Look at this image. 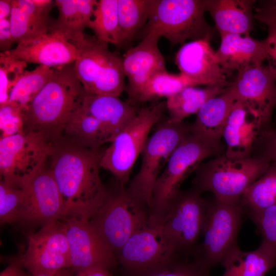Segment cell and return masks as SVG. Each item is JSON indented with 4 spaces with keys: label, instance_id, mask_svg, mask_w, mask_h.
<instances>
[{
    "label": "cell",
    "instance_id": "cell-1",
    "mask_svg": "<svg viewBox=\"0 0 276 276\" xmlns=\"http://www.w3.org/2000/svg\"><path fill=\"white\" fill-rule=\"evenodd\" d=\"M104 150L61 141L54 144L49 169L64 202L62 220L74 217L90 220L101 205L106 190L100 176Z\"/></svg>",
    "mask_w": 276,
    "mask_h": 276
},
{
    "label": "cell",
    "instance_id": "cell-2",
    "mask_svg": "<svg viewBox=\"0 0 276 276\" xmlns=\"http://www.w3.org/2000/svg\"><path fill=\"white\" fill-rule=\"evenodd\" d=\"M74 63L54 67L49 81L22 111V130L40 133L53 144L59 140L63 125L81 107L86 94Z\"/></svg>",
    "mask_w": 276,
    "mask_h": 276
},
{
    "label": "cell",
    "instance_id": "cell-3",
    "mask_svg": "<svg viewBox=\"0 0 276 276\" xmlns=\"http://www.w3.org/2000/svg\"><path fill=\"white\" fill-rule=\"evenodd\" d=\"M270 165L268 160L259 155L236 158L221 154L197 168L194 187L201 193H212L219 200L236 202Z\"/></svg>",
    "mask_w": 276,
    "mask_h": 276
},
{
    "label": "cell",
    "instance_id": "cell-4",
    "mask_svg": "<svg viewBox=\"0 0 276 276\" xmlns=\"http://www.w3.org/2000/svg\"><path fill=\"white\" fill-rule=\"evenodd\" d=\"M106 188L104 200L89 221L117 258L127 240L148 224L150 212L115 179Z\"/></svg>",
    "mask_w": 276,
    "mask_h": 276
},
{
    "label": "cell",
    "instance_id": "cell-5",
    "mask_svg": "<svg viewBox=\"0 0 276 276\" xmlns=\"http://www.w3.org/2000/svg\"><path fill=\"white\" fill-rule=\"evenodd\" d=\"M205 12V0H154L147 22L136 35L142 39L148 34L163 37L172 47L211 37Z\"/></svg>",
    "mask_w": 276,
    "mask_h": 276
},
{
    "label": "cell",
    "instance_id": "cell-6",
    "mask_svg": "<svg viewBox=\"0 0 276 276\" xmlns=\"http://www.w3.org/2000/svg\"><path fill=\"white\" fill-rule=\"evenodd\" d=\"M191 133L190 125L182 122L172 123L167 118L157 123L141 153L142 162L137 174L126 187L130 196L150 210L155 183L173 152Z\"/></svg>",
    "mask_w": 276,
    "mask_h": 276
},
{
    "label": "cell",
    "instance_id": "cell-7",
    "mask_svg": "<svg viewBox=\"0 0 276 276\" xmlns=\"http://www.w3.org/2000/svg\"><path fill=\"white\" fill-rule=\"evenodd\" d=\"M222 150L207 144L191 132L188 134L173 152L155 183L150 220L160 223L169 202L180 190L184 180L204 159L221 154Z\"/></svg>",
    "mask_w": 276,
    "mask_h": 276
},
{
    "label": "cell",
    "instance_id": "cell-8",
    "mask_svg": "<svg viewBox=\"0 0 276 276\" xmlns=\"http://www.w3.org/2000/svg\"><path fill=\"white\" fill-rule=\"evenodd\" d=\"M77 43L79 55L74 70L85 91L119 97L126 86L123 57L110 51L108 43L95 36L85 35Z\"/></svg>",
    "mask_w": 276,
    "mask_h": 276
},
{
    "label": "cell",
    "instance_id": "cell-9",
    "mask_svg": "<svg viewBox=\"0 0 276 276\" xmlns=\"http://www.w3.org/2000/svg\"><path fill=\"white\" fill-rule=\"evenodd\" d=\"M166 110L165 101L141 109L135 118L105 149L101 167L109 171L116 180L126 186L151 128L161 120Z\"/></svg>",
    "mask_w": 276,
    "mask_h": 276
},
{
    "label": "cell",
    "instance_id": "cell-10",
    "mask_svg": "<svg viewBox=\"0 0 276 276\" xmlns=\"http://www.w3.org/2000/svg\"><path fill=\"white\" fill-rule=\"evenodd\" d=\"M244 213L239 200L226 202L214 198L207 201L202 241L195 255L209 271L222 264L228 252L237 245V238Z\"/></svg>",
    "mask_w": 276,
    "mask_h": 276
},
{
    "label": "cell",
    "instance_id": "cell-11",
    "mask_svg": "<svg viewBox=\"0 0 276 276\" xmlns=\"http://www.w3.org/2000/svg\"><path fill=\"white\" fill-rule=\"evenodd\" d=\"M201 193L194 187L178 191L169 202L159 223L179 254L193 255L198 247L207 206Z\"/></svg>",
    "mask_w": 276,
    "mask_h": 276
},
{
    "label": "cell",
    "instance_id": "cell-12",
    "mask_svg": "<svg viewBox=\"0 0 276 276\" xmlns=\"http://www.w3.org/2000/svg\"><path fill=\"white\" fill-rule=\"evenodd\" d=\"M54 144L42 134L21 130L0 140L1 179L15 181L44 168Z\"/></svg>",
    "mask_w": 276,
    "mask_h": 276
},
{
    "label": "cell",
    "instance_id": "cell-13",
    "mask_svg": "<svg viewBox=\"0 0 276 276\" xmlns=\"http://www.w3.org/2000/svg\"><path fill=\"white\" fill-rule=\"evenodd\" d=\"M15 262L32 274L71 268L68 244L62 222L49 223L30 234L25 252Z\"/></svg>",
    "mask_w": 276,
    "mask_h": 276
},
{
    "label": "cell",
    "instance_id": "cell-14",
    "mask_svg": "<svg viewBox=\"0 0 276 276\" xmlns=\"http://www.w3.org/2000/svg\"><path fill=\"white\" fill-rule=\"evenodd\" d=\"M177 254L161 225L150 220L127 240L117 259L127 274H131L163 264Z\"/></svg>",
    "mask_w": 276,
    "mask_h": 276
},
{
    "label": "cell",
    "instance_id": "cell-15",
    "mask_svg": "<svg viewBox=\"0 0 276 276\" xmlns=\"http://www.w3.org/2000/svg\"><path fill=\"white\" fill-rule=\"evenodd\" d=\"M61 221L73 271L77 273L95 268L109 270L117 265L116 256L89 220L70 217Z\"/></svg>",
    "mask_w": 276,
    "mask_h": 276
},
{
    "label": "cell",
    "instance_id": "cell-16",
    "mask_svg": "<svg viewBox=\"0 0 276 276\" xmlns=\"http://www.w3.org/2000/svg\"><path fill=\"white\" fill-rule=\"evenodd\" d=\"M230 85L236 101L245 104L269 126L276 107V67L271 63L238 72Z\"/></svg>",
    "mask_w": 276,
    "mask_h": 276
},
{
    "label": "cell",
    "instance_id": "cell-17",
    "mask_svg": "<svg viewBox=\"0 0 276 276\" xmlns=\"http://www.w3.org/2000/svg\"><path fill=\"white\" fill-rule=\"evenodd\" d=\"M15 181L21 186L27 195L24 222L43 226L62 220L64 202L49 169L44 167Z\"/></svg>",
    "mask_w": 276,
    "mask_h": 276
},
{
    "label": "cell",
    "instance_id": "cell-18",
    "mask_svg": "<svg viewBox=\"0 0 276 276\" xmlns=\"http://www.w3.org/2000/svg\"><path fill=\"white\" fill-rule=\"evenodd\" d=\"M211 37L182 44L176 54L175 62L180 74L194 85L225 88L232 83L228 78L232 72L219 64L216 52L210 44Z\"/></svg>",
    "mask_w": 276,
    "mask_h": 276
},
{
    "label": "cell",
    "instance_id": "cell-19",
    "mask_svg": "<svg viewBox=\"0 0 276 276\" xmlns=\"http://www.w3.org/2000/svg\"><path fill=\"white\" fill-rule=\"evenodd\" d=\"M272 129L245 104L236 101L222 133L224 153L236 158L254 156L265 136Z\"/></svg>",
    "mask_w": 276,
    "mask_h": 276
},
{
    "label": "cell",
    "instance_id": "cell-20",
    "mask_svg": "<svg viewBox=\"0 0 276 276\" xmlns=\"http://www.w3.org/2000/svg\"><path fill=\"white\" fill-rule=\"evenodd\" d=\"M5 53L27 63L54 68L74 63L78 58L79 48L77 41L60 31L50 29L46 34L21 41Z\"/></svg>",
    "mask_w": 276,
    "mask_h": 276
},
{
    "label": "cell",
    "instance_id": "cell-21",
    "mask_svg": "<svg viewBox=\"0 0 276 276\" xmlns=\"http://www.w3.org/2000/svg\"><path fill=\"white\" fill-rule=\"evenodd\" d=\"M160 37L148 34L123 56V67L128 79L125 90L128 103L138 102L139 98L149 78L155 73L166 70L164 57L158 45Z\"/></svg>",
    "mask_w": 276,
    "mask_h": 276
},
{
    "label": "cell",
    "instance_id": "cell-22",
    "mask_svg": "<svg viewBox=\"0 0 276 276\" xmlns=\"http://www.w3.org/2000/svg\"><path fill=\"white\" fill-rule=\"evenodd\" d=\"M220 37L216 56L220 65L228 71L238 72L249 66L261 65L269 58L271 41L268 37L258 40L249 35L227 34Z\"/></svg>",
    "mask_w": 276,
    "mask_h": 276
},
{
    "label": "cell",
    "instance_id": "cell-23",
    "mask_svg": "<svg viewBox=\"0 0 276 276\" xmlns=\"http://www.w3.org/2000/svg\"><path fill=\"white\" fill-rule=\"evenodd\" d=\"M54 6L55 1L12 0L9 20L13 42L48 33L52 20L50 13Z\"/></svg>",
    "mask_w": 276,
    "mask_h": 276
},
{
    "label": "cell",
    "instance_id": "cell-24",
    "mask_svg": "<svg viewBox=\"0 0 276 276\" xmlns=\"http://www.w3.org/2000/svg\"><path fill=\"white\" fill-rule=\"evenodd\" d=\"M230 85L222 94L208 100L196 114L194 122L190 125L192 133L207 144L221 150V139L223 129L236 101Z\"/></svg>",
    "mask_w": 276,
    "mask_h": 276
},
{
    "label": "cell",
    "instance_id": "cell-25",
    "mask_svg": "<svg viewBox=\"0 0 276 276\" xmlns=\"http://www.w3.org/2000/svg\"><path fill=\"white\" fill-rule=\"evenodd\" d=\"M83 108L101 123L109 143L136 116L135 108L118 97L98 95L86 92Z\"/></svg>",
    "mask_w": 276,
    "mask_h": 276
},
{
    "label": "cell",
    "instance_id": "cell-26",
    "mask_svg": "<svg viewBox=\"0 0 276 276\" xmlns=\"http://www.w3.org/2000/svg\"><path fill=\"white\" fill-rule=\"evenodd\" d=\"M252 0H205L206 11L213 18L220 36H249L253 30Z\"/></svg>",
    "mask_w": 276,
    "mask_h": 276
},
{
    "label": "cell",
    "instance_id": "cell-27",
    "mask_svg": "<svg viewBox=\"0 0 276 276\" xmlns=\"http://www.w3.org/2000/svg\"><path fill=\"white\" fill-rule=\"evenodd\" d=\"M221 276H265L276 267V251L261 242L256 249L243 251L237 245L226 255Z\"/></svg>",
    "mask_w": 276,
    "mask_h": 276
},
{
    "label": "cell",
    "instance_id": "cell-28",
    "mask_svg": "<svg viewBox=\"0 0 276 276\" xmlns=\"http://www.w3.org/2000/svg\"><path fill=\"white\" fill-rule=\"evenodd\" d=\"M59 14L52 19L50 29L61 32L71 40L80 41L85 37L84 31L88 28L97 1L56 0Z\"/></svg>",
    "mask_w": 276,
    "mask_h": 276
},
{
    "label": "cell",
    "instance_id": "cell-29",
    "mask_svg": "<svg viewBox=\"0 0 276 276\" xmlns=\"http://www.w3.org/2000/svg\"><path fill=\"white\" fill-rule=\"evenodd\" d=\"M59 141L76 146L97 149L109 142L104 128L81 107L63 125Z\"/></svg>",
    "mask_w": 276,
    "mask_h": 276
},
{
    "label": "cell",
    "instance_id": "cell-30",
    "mask_svg": "<svg viewBox=\"0 0 276 276\" xmlns=\"http://www.w3.org/2000/svg\"><path fill=\"white\" fill-rule=\"evenodd\" d=\"M226 88L188 86L167 98L165 101L168 121L178 123L191 115L196 114L208 100L222 94Z\"/></svg>",
    "mask_w": 276,
    "mask_h": 276
},
{
    "label": "cell",
    "instance_id": "cell-31",
    "mask_svg": "<svg viewBox=\"0 0 276 276\" xmlns=\"http://www.w3.org/2000/svg\"><path fill=\"white\" fill-rule=\"evenodd\" d=\"M154 0H118L120 45L130 42L146 25Z\"/></svg>",
    "mask_w": 276,
    "mask_h": 276
},
{
    "label": "cell",
    "instance_id": "cell-32",
    "mask_svg": "<svg viewBox=\"0 0 276 276\" xmlns=\"http://www.w3.org/2000/svg\"><path fill=\"white\" fill-rule=\"evenodd\" d=\"M239 201L248 215L276 204V165L270 164L265 172L248 188Z\"/></svg>",
    "mask_w": 276,
    "mask_h": 276
},
{
    "label": "cell",
    "instance_id": "cell-33",
    "mask_svg": "<svg viewBox=\"0 0 276 276\" xmlns=\"http://www.w3.org/2000/svg\"><path fill=\"white\" fill-rule=\"evenodd\" d=\"M53 71L54 68L43 65L25 71L11 90L7 103L21 111L26 109L49 81Z\"/></svg>",
    "mask_w": 276,
    "mask_h": 276
},
{
    "label": "cell",
    "instance_id": "cell-34",
    "mask_svg": "<svg viewBox=\"0 0 276 276\" xmlns=\"http://www.w3.org/2000/svg\"><path fill=\"white\" fill-rule=\"evenodd\" d=\"M118 0L97 1L88 28L100 40L120 45Z\"/></svg>",
    "mask_w": 276,
    "mask_h": 276
},
{
    "label": "cell",
    "instance_id": "cell-35",
    "mask_svg": "<svg viewBox=\"0 0 276 276\" xmlns=\"http://www.w3.org/2000/svg\"><path fill=\"white\" fill-rule=\"evenodd\" d=\"M188 86L195 85L180 74H173L166 70L159 71L149 78L139 98L138 102L167 98Z\"/></svg>",
    "mask_w": 276,
    "mask_h": 276
},
{
    "label": "cell",
    "instance_id": "cell-36",
    "mask_svg": "<svg viewBox=\"0 0 276 276\" xmlns=\"http://www.w3.org/2000/svg\"><path fill=\"white\" fill-rule=\"evenodd\" d=\"M27 206V195L16 181L1 179L0 182L1 224L24 222Z\"/></svg>",
    "mask_w": 276,
    "mask_h": 276
},
{
    "label": "cell",
    "instance_id": "cell-37",
    "mask_svg": "<svg viewBox=\"0 0 276 276\" xmlns=\"http://www.w3.org/2000/svg\"><path fill=\"white\" fill-rule=\"evenodd\" d=\"M210 272L196 256L177 254L158 266L127 276H210Z\"/></svg>",
    "mask_w": 276,
    "mask_h": 276
},
{
    "label": "cell",
    "instance_id": "cell-38",
    "mask_svg": "<svg viewBox=\"0 0 276 276\" xmlns=\"http://www.w3.org/2000/svg\"><path fill=\"white\" fill-rule=\"evenodd\" d=\"M27 63L0 53V104L7 103L10 93L25 72Z\"/></svg>",
    "mask_w": 276,
    "mask_h": 276
},
{
    "label": "cell",
    "instance_id": "cell-39",
    "mask_svg": "<svg viewBox=\"0 0 276 276\" xmlns=\"http://www.w3.org/2000/svg\"><path fill=\"white\" fill-rule=\"evenodd\" d=\"M262 237V243L276 251V204L248 215Z\"/></svg>",
    "mask_w": 276,
    "mask_h": 276
},
{
    "label": "cell",
    "instance_id": "cell-40",
    "mask_svg": "<svg viewBox=\"0 0 276 276\" xmlns=\"http://www.w3.org/2000/svg\"><path fill=\"white\" fill-rule=\"evenodd\" d=\"M255 18L265 24L271 41V50L268 59L276 67V1L262 2L257 8Z\"/></svg>",
    "mask_w": 276,
    "mask_h": 276
},
{
    "label": "cell",
    "instance_id": "cell-41",
    "mask_svg": "<svg viewBox=\"0 0 276 276\" xmlns=\"http://www.w3.org/2000/svg\"><path fill=\"white\" fill-rule=\"evenodd\" d=\"M1 137L15 134L22 130L23 119L21 110L9 104L0 107Z\"/></svg>",
    "mask_w": 276,
    "mask_h": 276
},
{
    "label": "cell",
    "instance_id": "cell-42",
    "mask_svg": "<svg viewBox=\"0 0 276 276\" xmlns=\"http://www.w3.org/2000/svg\"><path fill=\"white\" fill-rule=\"evenodd\" d=\"M255 156H263L276 165V129H272L265 136Z\"/></svg>",
    "mask_w": 276,
    "mask_h": 276
},
{
    "label": "cell",
    "instance_id": "cell-43",
    "mask_svg": "<svg viewBox=\"0 0 276 276\" xmlns=\"http://www.w3.org/2000/svg\"><path fill=\"white\" fill-rule=\"evenodd\" d=\"M13 43L9 18L0 19L1 52H6L10 50Z\"/></svg>",
    "mask_w": 276,
    "mask_h": 276
},
{
    "label": "cell",
    "instance_id": "cell-44",
    "mask_svg": "<svg viewBox=\"0 0 276 276\" xmlns=\"http://www.w3.org/2000/svg\"><path fill=\"white\" fill-rule=\"evenodd\" d=\"M17 276H75L73 270L71 268H65L52 273H39L32 274L26 273L22 268L18 264Z\"/></svg>",
    "mask_w": 276,
    "mask_h": 276
},
{
    "label": "cell",
    "instance_id": "cell-45",
    "mask_svg": "<svg viewBox=\"0 0 276 276\" xmlns=\"http://www.w3.org/2000/svg\"><path fill=\"white\" fill-rule=\"evenodd\" d=\"M75 276H113L109 269L95 268L77 272Z\"/></svg>",
    "mask_w": 276,
    "mask_h": 276
},
{
    "label": "cell",
    "instance_id": "cell-46",
    "mask_svg": "<svg viewBox=\"0 0 276 276\" xmlns=\"http://www.w3.org/2000/svg\"><path fill=\"white\" fill-rule=\"evenodd\" d=\"M12 0H0V19H9L11 11Z\"/></svg>",
    "mask_w": 276,
    "mask_h": 276
},
{
    "label": "cell",
    "instance_id": "cell-47",
    "mask_svg": "<svg viewBox=\"0 0 276 276\" xmlns=\"http://www.w3.org/2000/svg\"><path fill=\"white\" fill-rule=\"evenodd\" d=\"M18 266L15 262L5 269L0 274V276H17Z\"/></svg>",
    "mask_w": 276,
    "mask_h": 276
}]
</instances>
